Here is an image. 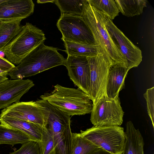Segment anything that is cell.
I'll return each mask as SVG.
<instances>
[{
	"label": "cell",
	"mask_w": 154,
	"mask_h": 154,
	"mask_svg": "<svg viewBox=\"0 0 154 154\" xmlns=\"http://www.w3.org/2000/svg\"><path fill=\"white\" fill-rule=\"evenodd\" d=\"M81 135L89 141L111 154H121L126 135L123 128L118 126H94L80 131Z\"/></svg>",
	"instance_id": "6"
},
{
	"label": "cell",
	"mask_w": 154,
	"mask_h": 154,
	"mask_svg": "<svg viewBox=\"0 0 154 154\" xmlns=\"http://www.w3.org/2000/svg\"><path fill=\"white\" fill-rule=\"evenodd\" d=\"M70 79L78 88L89 96L90 70L87 57L68 55L65 65Z\"/></svg>",
	"instance_id": "12"
},
{
	"label": "cell",
	"mask_w": 154,
	"mask_h": 154,
	"mask_svg": "<svg viewBox=\"0 0 154 154\" xmlns=\"http://www.w3.org/2000/svg\"><path fill=\"white\" fill-rule=\"evenodd\" d=\"M124 113L119 96L111 99L104 94L93 104L90 121L95 126H119Z\"/></svg>",
	"instance_id": "7"
},
{
	"label": "cell",
	"mask_w": 154,
	"mask_h": 154,
	"mask_svg": "<svg viewBox=\"0 0 154 154\" xmlns=\"http://www.w3.org/2000/svg\"><path fill=\"white\" fill-rule=\"evenodd\" d=\"M106 25L110 35L126 58L128 70L137 67L142 59L140 49L135 45L106 15Z\"/></svg>",
	"instance_id": "11"
},
{
	"label": "cell",
	"mask_w": 154,
	"mask_h": 154,
	"mask_svg": "<svg viewBox=\"0 0 154 154\" xmlns=\"http://www.w3.org/2000/svg\"><path fill=\"white\" fill-rule=\"evenodd\" d=\"M86 0H55L54 3L60 10L61 14L82 16Z\"/></svg>",
	"instance_id": "22"
},
{
	"label": "cell",
	"mask_w": 154,
	"mask_h": 154,
	"mask_svg": "<svg viewBox=\"0 0 154 154\" xmlns=\"http://www.w3.org/2000/svg\"><path fill=\"white\" fill-rule=\"evenodd\" d=\"M92 6L105 14L111 20L119 15V11L114 0H87Z\"/></svg>",
	"instance_id": "24"
},
{
	"label": "cell",
	"mask_w": 154,
	"mask_h": 154,
	"mask_svg": "<svg viewBox=\"0 0 154 154\" xmlns=\"http://www.w3.org/2000/svg\"><path fill=\"white\" fill-rule=\"evenodd\" d=\"M55 0H38L37 2L39 4H44L48 2L54 3Z\"/></svg>",
	"instance_id": "30"
},
{
	"label": "cell",
	"mask_w": 154,
	"mask_h": 154,
	"mask_svg": "<svg viewBox=\"0 0 154 154\" xmlns=\"http://www.w3.org/2000/svg\"><path fill=\"white\" fill-rule=\"evenodd\" d=\"M15 66L6 58L0 56V69L9 72Z\"/></svg>",
	"instance_id": "28"
},
{
	"label": "cell",
	"mask_w": 154,
	"mask_h": 154,
	"mask_svg": "<svg viewBox=\"0 0 154 154\" xmlns=\"http://www.w3.org/2000/svg\"><path fill=\"white\" fill-rule=\"evenodd\" d=\"M34 85L29 79H8L0 83V109L19 102L22 96Z\"/></svg>",
	"instance_id": "13"
},
{
	"label": "cell",
	"mask_w": 154,
	"mask_h": 154,
	"mask_svg": "<svg viewBox=\"0 0 154 154\" xmlns=\"http://www.w3.org/2000/svg\"><path fill=\"white\" fill-rule=\"evenodd\" d=\"M44 43L33 49L8 72L11 79H22L57 66H65L66 59L58 52V49Z\"/></svg>",
	"instance_id": "2"
},
{
	"label": "cell",
	"mask_w": 154,
	"mask_h": 154,
	"mask_svg": "<svg viewBox=\"0 0 154 154\" xmlns=\"http://www.w3.org/2000/svg\"><path fill=\"white\" fill-rule=\"evenodd\" d=\"M57 26L63 41L90 45L95 43L90 30L82 16L61 14Z\"/></svg>",
	"instance_id": "8"
},
{
	"label": "cell",
	"mask_w": 154,
	"mask_h": 154,
	"mask_svg": "<svg viewBox=\"0 0 154 154\" xmlns=\"http://www.w3.org/2000/svg\"><path fill=\"white\" fill-rule=\"evenodd\" d=\"M98 148L80 133H72V154H91Z\"/></svg>",
	"instance_id": "23"
},
{
	"label": "cell",
	"mask_w": 154,
	"mask_h": 154,
	"mask_svg": "<svg viewBox=\"0 0 154 154\" xmlns=\"http://www.w3.org/2000/svg\"><path fill=\"white\" fill-rule=\"evenodd\" d=\"M118 9L123 15L132 17L142 14L146 7V0H115Z\"/></svg>",
	"instance_id": "21"
},
{
	"label": "cell",
	"mask_w": 154,
	"mask_h": 154,
	"mask_svg": "<svg viewBox=\"0 0 154 154\" xmlns=\"http://www.w3.org/2000/svg\"><path fill=\"white\" fill-rule=\"evenodd\" d=\"M125 141L121 154H144L143 137L138 130L129 121L126 125Z\"/></svg>",
	"instance_id": "17"
},
{
	"label": "cell",
	"mask_w": 154,
	"mask_h": 154,
	"mask_svg": "<svg viewBox=\"0 0 154 154\" xmlns=\"http://www.w3.org/2000/svg\"><path fill=\"white\" fill-rule=\"evenodd\" d=\"M147 104L148 113L154 127V87L147 89L143 94Z\"/></svg>",
	"instance_id": "27"
},
{
	"label": "cell",
	"mask_w": 154,
	"mask_h": 154,
	"mask_svg": "<svg viewBox=\"0 0 154 154\" xmlns=\"http://www.w3.org/2000/svg\"><path fill=\"white\" fill-rule=\"evenodd\" d=\"M8 80V79L7 76L0 75V83L4 82Z\"/></svg>",
	"instance_id": "31"
},
{
	"label": "cell",
	"mask_w": 154,
	"mask_h": 154,
	"mask_svg": "<svg viewBox=\"0 0 154 154\" xmlns=\"http://www.w3.org/2000/svg\"><path fill=\"white\" fill-rule=\"evenodd\" d=\"M21 21H0V52L21 30L23 26Z\"/></svg>",
	"instance_id": "20"
},
{
	"label": "cell",
	"mask_w": 154,
	"mask_h": 154,
	"mask_svg": "<svg viewBox=\"0 0 154 154\" xmlns=\"http://www.w3.org/2000/svg\"><path fill=\"white\" fill-rule=\"evenodd\" d=\"M34 7L32 0H6L0 4V21H21L33 13Z\"/></svg>",
	"instance_id": "14"
},
{
	"label": "cell",
	"mask_w": 154,
	"mask_h": 154,
	"mask_svg": "<svg viewBox=\"0 0 154 154\" xmlns=\"http://www.w3.org/2000/svg\"><path fill=\"white\" fill-rule=\"evenodd\" d=\"M82 17L91 32L95 43L100 46L102 53L110 66L119 65L127 68L126 57L107 30L106 15L86 0Z\"/></svg>",
	"instance_id": "1"
},
{
	"label": "cell",
	"mask_w": 154,
	"mask_h": 154,
	"mask_svg": "<svg viewBox=\"0 0 154 154\" xmlns=\"http://www.w3.org/2000/svg\"><path fill=\"white\" fill-rule=\"evenodd\" d=\"M22 144L19 149L9 154H41L39 142L30 140Z\"/></svg>",
	"instance_id": "26"
},
{
	"label": "cell",
	"mask_w": 154,
	"mask_h": 154,
	"mask_svg": "<svg viewBox=\"0 0 154 154\" xmlns=\"http://www.w3.org/2000/svg\"><path fill=\"white\" fill-rule=\"evenodd\" d=\"M128 71L127 68L119 65L110 67L106 87L108 97L114 99L119 96L120 91L125 87V79Z\"/></svg>",
	"instance_id": "16"
},
{
	"label": "cell",
	"mask_w": 154,
	"mask_h": 154,
	"mask_svg": "<svg viewBox=\"0 0 154 154\" xmlns=\"http://www.w3.org/2000/svg\"><path fill=\"white\" fill-rule=\"evenodd\" d=\"M91 154H111L108 152L101 148L98 149Z\"/></svg>",
	"instance_id": "29"
},
{
	"label": "cell",
	"mask_w": 154,
	"mask_h": 154,
	"mask_svg": "<svg viewBox=\"0 0 154 154\" xmlns=\"http://www.w3.org/2000/svg\"><path fill=\"white\" fill-rule=\"evenodd\" d=\"M63 42L66 49L65 51L68 55L92 57L101 52L100 46L96 44L84 45L68 41Z\"/></svg>",
	"instance_id": "19"
},
{
	"label": "cell",
	"mask_w": 154,
	"mask_h": 154,
	"mask_svg": "<svg viewBox=\"0 0 154 154\" xmlns=\"http://www.w3.org/2000/svg\"><path fill=\"white\" fill-rule=\"evenodd\" d=\"M0 124L18 129L27 135L31 140H42L44 128L31 122L8 117H0Z\"/></svg>",
	"instance_id": "15"
},
{
	"label": "cell",
	"mask_w": 154,
	"mask_h": 154,
	"mask_svg": "<svg viewBox=\"0 0 154 154\" xmlns=\"http://www.w3.org/2000/svg\"><path fill=\"white\" fill-rule=\"evenodd\" d=\"M48 111L36 101L14 103L1 111L0 117H8L31 122L45 128Z\"/></svg>",
	"instance_id": "9"
},
{
	"label": "cell",
	"mask_w": 154,
	"mask_h": 154,
	"mask_svg": "<svg viewBox=\"0 0 154 154\" xmlns=\"http://www.w3.org/2000/svg\"><path fill=\"white\" fill-rule=\"evenodd\" d=\"M46 38L42 31L26 23L18 34L2 50L6 59L14 65L19 64L33 49Z\"/></svg>",
	"instance_id": "5"
},
{
	"label": "cell",
	"mask_w": 154,
	"mask_h": 154,
	"mask_svg": "<svg viewBox=\"0 0 154 154\" xmlns=\"http://www.w3.org/2000/svg\"><path fill=\"white\" fill-rule=\"evenodd\" d=\"M54 90L40 96L49 103L70 116L91 113L93 103L89 96L79 88L57 84Z\"/></svg>",
	"instance_id": "3"
},
{
	"label": "cell",
	"mask_w": 154,
	"mask_h": 154,
	"mask_svg": "<svg viewBox=\"0 0 154 154\" xmlns=\"http://www.w3.org/2000/svg\"><path fill=\"white\" fill-rule=\"evenodd\" d=\"M6 0H0V4L5 2Z\"/></svg>",
	"instance_id": "32"
},
{
	"label": "cell",
	"mask_w": 154,
	"mask_h": 154,
	"mask_svg": "<svg viewBox=\"0 0 154 154\" xmlns=\"http://www.w3.org/2000/svg\"><path fill=\"white\" fill-rule=\"evenodd\" d=\"M87 57L90 70V92L89 96L93 104L101 96L106 94V82L110 66L101 52L95 56Z\"/></svg>",
	"instance_id": "10"
},
{
	"label": "cell",
	"mask_w": 154,
	"mask_h": 154,
	"mask_svg": "<svg viewBox=\"0 0 154 154\" xmlns=\"http://www.w3.org/2000/svg\"><path fill=\"white\" fill-rule=\"evenodd\" d=\"M37 102L48 111L45 128L52 136L54 154H72V133L70 116L45 100H38Z\"/></svg>",
	"instance_id": "4"
},
{
	"label": "cell",
	"mask_w": 154,
	"mask_h": 154,
	"mask_svg": "<svg viewBox=\"0 0 154 154\" xmlns=\"http://www.w3.org/2000/svg\"><path fill=\"white\" fill-rule=\"evenodd\" d=\"M41 154H54V148L51 134L45 128L44 129L42 140L39 142Z\"/></svg>",
	"instance_id": "25"
},
{
	"label": "cell",
	"mask_w": 154,
	"mask_h": 154,
	"mask_svg": "<svg viewBox=\"0 0 154 154\" xmlns=\"http://www.w3.org/2000/svg\"><path fill=\"white\" fill-rule=\"evenodd\" d=\"M30 140L29 137L22 131L0 124V144L13 146L19 143L23 144Z\"/></svg>",
	"instance_id": "18"
}]
</instances>
